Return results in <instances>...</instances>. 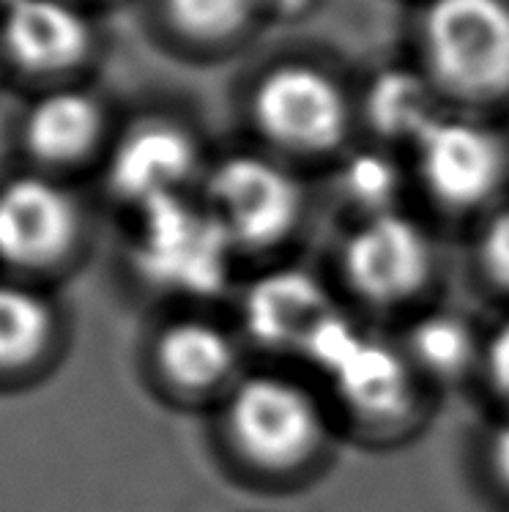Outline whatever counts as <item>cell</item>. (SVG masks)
Wrapping results in <instances>:
<instances>
[{"mask_svg": "<svg viewBox=\"0 0 509 512\" xmlns=\"http://www.w3.org/2000/svg\"><path fill=\"white\" fill-rule=\"evenodd\" d=\"M310 356L332 378L334 395L364 430H395L414 414L416 370L400 348L362 335L351 321H334Z\"/></svg>", "mask_w": 509, "mask_h": 512, "instance_id": "3957f363", "label": "cell"}, {"mask_svg": "<svg viewBox=\"0 0 509 512\" xmlns=\"http://www.w3.org/2000/svg\"><path fill=\"white\" fill-rule=\"evenodd\" d=\"M255 121L271 143L321 154L332 151L348 129V110L337 85L323 74L288 66L271 72L255 91Z\"/></svg>", "mask_w": 509, "mask_h": 512, "instance_id": "9c48e42d", "label": "cell"}, {"mask_svg": "<svg viewBox=\"0 0 509 512\" xmlns=\"http://www.w3.org/2000/svg\"><path fill=\"white\" fill-rule=\"evenodd\" d=\"M263 6V0H170V11L187 31L222 36L236 31Z\"/></svg>", "mask_w": 509, "mask_h": 512, "instance_id": "d6986e66", "label": "cell"}, {"mask_svg": "<svg viewBox=\"0 0 509 512\" xmlns=\"http://www.w3.org/2000/svg\"><path fill=\"white\" fill-rule=\"evenodd\" d=\"M416 170L427 195L447 211H477L507 178V151L485 126L441 118L414 143Z\"/></svg>", "mask_w": 509, "mask_h": 512, "instance_id": "ba28073f", "label": "cell"}, {"mask_svg": "<svg viewBox=\"0 0 509 512\" xmlns=\"http://www.w3.org/2000/svg\"><path fill=\"white\" fill-rule=\"evenodd\" d=\"M493 348H490V373L496 378L504 392L509 395V329H504L496 340H493Z\"/></svg>", "mask_w": 509, "mask_h": 512, "instance_id": "7402d4cb", "label": "cell"}, {"mask_svg": "<svg viewBox=\"0 0 509 512\" xmlns=\"http://www.w3.org/2000/svg\"><path fill=\"white\" fill-rule=\"evenodd\" d=\"M58 337V315L44 293L20 283H0V373L42 362Z\"/></svg>", "mask_w": 509, "mask_h": 512, "instance_id": "9a60e30c", "label": "cell"}, {"mask_svg": "<svg viewBox=\"0 0 509 512\" xmlns=\"http://www.w3.org/2000/svg\"><path fill=\"white\" fill-rule=\"evenodd\" d=\"M367 113L381 135L414 143L438 118L427 83L408 72L381 74L367 96Z\"/></svg>", "mask_w": 509, "mask_h": 512, "instance_id": "e0dca14e", "label": "cell"}, {"mask_svg": "<svg viewBox=\"0 0 509 512\" xmlns=\"http://www.w3.org/2000/svg\"><path fill=\"white\" fill-rule=\"evenodd\" d=\"M156 376L181 398L228 395L239 381V343L225 326L200 315L173 318L151 345Z\"/></svg>", "mask_w": 509, "mask_h": 512, "instance_id": "7c38bea8", "label": "cell"}, {"mask_svg": "<svg viewBox=\"0 0 509 512\" xmlns=\"http://www.w3.org/2000/svg\"><path fill=\"white\" fill-rule=\"evenodd\" d=\"M307 0H263V6H271L274 11H299L304 9Z\"/></svg>", "mask_w": 509, "mask_h": 512, "instance_id": "603a6c76", "label": "cell"}, {"mask_svg": "<svg viewBox=\"0 0 509 512\" xmlns=\"http://www.w3.org/2000/svg\"><path fill=\"white\" fill-rule=\"evenodd\" d=\"M474 258L485 280L509 296V206L496 209L485 220L477 236Z\"/></svg>", "mask_w": 509, "mask_h": 512, "instance_id": "ffe728a7", "label": "cell"}, {"mask_svg": "<svg viewBox=\"0 0 509 512\" xmlns=\"http://www.w3.org/2000/svg\"><path fill=\"white\" fill-rule=\"evenodd\" d=\"M11 3H14V0H0V11H3V9H9Z\"/></svg>", "mask_w": 509, "mask_h": 512, "instance_id": "cb8c5ba5", "label": "cell"}, {"mask_svg": "<svg viewBox=\"0 0 509 512\" xmlns=\"http://www.w3.org/2000/svg\"><path fill=\"white\" fill-rule=\"evenodd\" d=\"M0 72H3V55H0Z\"/></svg>", "mask_w": 509, "mask_h": 512, "instance_id": "d4e9b609", "label": "cell"}, {"mask_svg": "<svg viewBox=\"0 0 509 512\" xmlns=\"http://www.w3.org/2000/svg\"><path fill=\"white\" fill-rule=\"evenodd\" d=\"M137 217L135 266L143 280L187 296H211L225 285L236 247L203 200L189 203L187 195L156 200Z\"/></svg>", "mask_w": 509, "mask_h": 512, "instance_id": "7a4b0ae2", "label": "cell"}, {"mask_svg": "<svg viewBox=\"0 0 509 512\" xmlns=\"http://www.w3.org/2000/svg\"><path fill=\"white\" fill-rule=\"evenodd\" d=\"M104 135V113L96 96L80 88H52L22 115L25 151L42 168H72L94 154Z\"/></svg>", "mask_w": 509, "mask_h": 512, "instance_id": "5bb4252c", "label": "cell"}, {"mask_svg": "<svg viewBox=\"0 0 509 512\" xmlns=\"http://www.w3.org/2000/svg\"><path fill=\"white\" fill-rule=\"evenodd\" d=\"M403 354L416 373L433 378H460L477 365L479 343L471 326L455 315L433 313L408 329Z\"/></svg>", "mask_w": 509, "mask_h": 512, "instance_id": "2e32d148", "label": "cell"}, {"mask_svg": "<svg viewBox=\"0 0 509 512\" xmlns=\"http://www.w3.org/2000/svg\"><path fill=\"white\" fill-rule=\"evenodd\" d=\"M436 80L471 99L509 88V6L501 0H436L425 17Z\"/></svg>", "mask_w": 509, "mask_h": 512, "instance_id": "8992f818", "label": "cell"}, {"mask_svg": "<svg viewBox=\"0 0 509 512\" xmlns=\"http://www.w3.org/2000/svg\"><path fill=\"white\" fill-rule=\"evenodd\" d=\"M222 433L244 466L285 477L321 455L329 425L318 398L296 378L255 373L241 376L222 400Z\"/></svg>", "mask_w": 509, "mask_h": 512, "instance_id": "6da1fadb", "label": "cell"}, {"mask_svg": "<svg viewBox=\"0 0 509 512\" xmlns=\"http://www.w3.org/2000/svg\"><path fill=\"white\" fill-rule=\"evenodd\" d=\"M83 239V209L44 173H22L0 187V261L42 272L66 261Z\"/></svg>", "mask_w": 509, "mask_h": 512, "instance_id": "52a82bcc", "label": "cell"}, {"mask_svg": "<svg viewBox=\"0 0 509 512\" xmlns=\"http://www.w3.org/2000/svg\"><path fill=\"white\" fill-rule=\"evenodd\" d=\"M91 25L69 0H14L0 11L3 66L36 80L66 77L91 53Z\"/></svg>", "mask_w": 509, "mask_h": 512, "instance_id": "30bf717a", "label": "cell"}, {"mask_svg": "<svg viewBox=\"0 0 509 512\" xmlns=\"http://www.w3.org/2000/svg\"><path fill=\"white\" fill-rule=\"evenodd\" d=\"M488 469L493 474V480L499 482V488L509 493V417L493 428L488 439Z\"/></svg>", "mask_w": 509, "mask_h": 512, "instance_id": "44dd1931", "label": "cell"}, {"mask_svg": "<svg viewBox=\"0 0 509 512\" xmlns=\"http://www.w3.org/2000/svg\"><path fill=\"white\" fill-rule=\"evenodd\" d=\"M340 272L356 299L381 310L406 307L436 280V241L400 209L364 217L345 236Z\"/></svg>", "mask_w": 509, "mask_h": 512, "instance_id": "5b68a950", "label": "cell"}, {"mask_svg": "<svg viewBox=\"0 0 509 512\" xmlns=\"http://www.w3.org/2000/svg\"><path fill=\"white\" fill-rule=\"evenodd\" d=\"M203 203L236 250L280 247L304 220V189L291 170L258 154L217 162L203 184Z\"/></svg>", "mask_w": 509, "mask_h": 512, "instance_id": "277c9868", "label": "cell"}, {"mask_svg": "<svg viewBox=\"0 0 509 512\" xmlns=\"http://www.w3.org/2000/svg\"><path fill=\"white\" fill-rule=\"evenodd\" d=\"M340 192L359 211V220L395 211L400 195V170L378 151H359L340 170Z\"/></svg>", "mask_w": 509, "mask_h": 512, "instance_id": "ac0fdd59", "label": "cell"}, {"mask_svg": "<svg viewBox=\"0 0 509 512\" xmlns=\"http://www.w3.org/2000/svg\"><path fill=\"white\" fill-rule=\"evenodd\" d=\"M337 313L321 283L304 272H277L252 285L244 296V324L266 348H307L321 326Z\"/></svg>", "mask_w": 509, "mask_h": 512, "instance_id": "4fadbf2b", "label": "cell"}, {"mask_svg": "<svg viewBox=\"0 0 509 512\" xmlns=\"http://www.w3.org/2000/svg\"><path fill=\"white\" fill-rule=\"evenodd\" d=\"M198 168V151L178 126L148 121L115 143L107 181L115 198L140 211L156 200L184 195Z\"/></svg>", "mask_w": 509, "mask_h": 512, "instance_id": "8fae6325", "label": "cell"}]
</instances>
